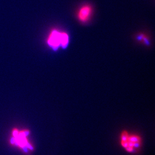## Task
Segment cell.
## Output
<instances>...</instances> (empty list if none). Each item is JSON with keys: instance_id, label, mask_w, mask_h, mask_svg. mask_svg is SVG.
<instances>
[{"instance_id": "obj_1", "label": "cell", "mask_w": 155, "mask_h": 155, "mask_svg": "<svg viewBox=\"0 0 155 155\" xmlns=\"http://www.w3.org/2000/svg\"><path fill=\"white\" fill-rule=\"evenodd\" d=\"M120 146L126 152L130 154H136L138 152L143 145L142 137L136 134L130 133L124 130L120 135Z\"/></svg>"}, {"instance_id": "obj_2", "label": "cell", "mask_w": 155, "mask_h": 155, "mask_svg": "<svg viewBox=\"0 0 155 155\" xmlns=\"http://www.w3.org/2000/svg\"><path fill=\"white\" fill-rule=\"evenodd\" d=\"M47 43L54 50H57L60 47L65 48L69 44V36L65 32L54 30L50 33Z\"/></svg>"}, {"instance_id": "obj_3", "label": "cell", "mask_w": 155, "mask_h": 155, "mask_svg": "<svg viewBox=\"0 0 155 155\" xmlns=\"http://www.w3.org/2000/svg\"><path fill=\"white\" fill-rule=\"evenodd\" d=\"M92 13V8L88 5H84L79 9L78 12V18L83 23L87 22Z\"/></svg>"}, {"instance_id": "obj_4", "label": "cell", "mask_w": 155, "mask_h": 155, "mask_svg": "<svg viewBox=\"0 0 155 155\" xmlns=\"http://www.w3.org/2000/svg\"><path fill=\"white\" fill-rule=\"evenodd\" d=\"M138 39L140 40L143 41V42H144L145 44H146L147 45H148V44H149V42L148 41V39H147L146 37H145L144 35H139V37H138Z\"/></svg>"}]
</instances>
